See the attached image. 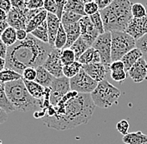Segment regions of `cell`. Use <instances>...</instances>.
Masks as SVG:
<instances>
[{
    "instance_id": "bcb514c9",
    "label": "cell",
    "mask_w": 147,
    "mask_h": 144,
    "mask_svg": "<svg viewBox=\"0 0 147 144\" xmlns=\"http://www.w3.org/2000/svg\"><path fill=\"white\" fill-rule=\"evenodd\" d=\"M114 0H96V3L100 9V11L104 10V9H107L110 4L113 3Z\"/></svg>"
},
{
    "instance_id": "4fadbf2b",
    "label": "cell",
    "mask_w": 147,
    "mask_h": 144,
    "mask_svg": "<svg viewBox=\"0 0 147 144\" xmlns=\"http://www.w3.org/2000/svg\"><path fill=\"white\" fill-rule=\"evenodd\" d=\"M28 9H26L24 10H18L13 9L8 13V23L9 26L15 28L16 30L18 29H25L28 24L27 13Z\"/></svg>"
},
{
    "instance_id": "c3c4849f",
    "label": "cell",
    "mask_w": 147,
    "mask_h": 144,
    "mask_svg": "<svg viewBox=\"0 0 147 144\" xmlns=\"http://www.w3.org/2000/svg\"><path fill=\"white\" fill-rule=\"evenodd\" d=\"M7 53H8V47L3 42H1V44H0V57H1V58L6 59Z\"/></svg>"
},
{
    "instance_id": "d6a6232c",
    "label": "cell",
    "mask_w": 147,
    "mask_h": 144,
    "mask_svg": "<svg viewBox=\"0 0 147 144\" xmlns=\"http://www.w3.org/2000/svg\"><path fill=\"white\" fill-rule=\"evenodd\" d=\"M61 61L62 63L64 66L69 65L71 63H74L76 61V58H75V54L74 53V51L70 48H64L62 50L61 53Z\"/></svg>"
},
{
    "instance_id": "f5cc1de1",
    "label": "cell",
    "mask_w": 147,
    "mask_h": 144,
    "mask_svg": "<svg viewBox=\"0 0 147 144\" xmlns=\"http://www.w3.org/2000/svg\"><path fill=\"white\" fill-rule=\"evenodd\" d=\"M0 62H1L0 69H1V71H3V70L6 68V59H4V58H0Z\"/></svg>"
},
{
    "instance_id": "ffe728a7",
    "label": "cell",
    "mask_w": 147,
    "mask_h": 144,
    "mask_svg": "<svg viewBox=\"0 0 147 144\" xmlns=\"http://www.w3.org/2000/svg\"><path fill=\"white\" fill-rule=\"evenodd\" d=\"M143 58V54L140 52V49H138L137 48L132 49L130 52H129L128 54H125V55L122 58V59H121V61L123 62L124 65H125V71L128 72L130 70V68H131L136 63V62H137L138 60H139L140 58Z\"/></svg>"
},
{
    "instance_id": "d590c367",
    "label": "cell",
    "mask_w": 147,
    "mask_h": 144,
    "mask_svg": "<svg viewBox=\"0 0 147 144\" xmlns=\"http://www.w3.org/2000/svg\"><path fill=\"white\" fill-rule=\"evenodd\" d=\"M100 12V9L95 1H87L84 5V13L86 16H92Z\"/></svg>"
},
{
    "instance_id": "30bf717a",
    "label": "cell",
    "mask_w": 147,
    "mask_h": 144,
    "mask_svg": "<svg viewBox=\"0 0 147 144\" xmlns=\"http://www.w3.org/2000/svg\"><path fill=\"white\" fill-rule=\"evenodd\" d=\"M61 53L62 50L54 48L43 65L55 78L64 77V65L61 61Z\"/></svg>"
},
{
    "instance_id": "681fc988",
    "label": "cell",
    "mask_w": 147,
    "mask_h": 144,
    "mask_svg": "<svg viewBox=\"0 0 147 144\" xmlns=\"http://www.w3.org/2000/svg\"><path fill=\"white\" fill-rule=\"evenodd\" d=\"M8 115H7V112H5L3 109L0 108V123H3L5 121H7Z\"/></svg>"
},
{
    "instance_id": "5b68a950",
    "label": "cell",
    "mask_w": 147,
    "mask_h": 144,
    "mask_svg": "<svg viewBox=\"0 0 147 144\" xmlns=\"http://www.w3.org/2000/svg\"><path fill=\"white\" fill-rule=\"evenodd\" d=\"M90 95L96 107L109 108L118 102L121 91L105 79L98 83L97 88Z\"/></svg>"
},
{
    "instance_id": "db71d44e",
    "label": "cell",
    "mask_w": 147,
    "mask_h": 144,
    "mask_svg": "<svg viewBox=\"0 0 147 144\" xmlns=\"http://www.w3.org/2000/svg\"><path fill=\"white\" fill-rule=\"evenodd\" d=\"M143 144H147V143H143Z\"/></svg>"
},
{
    "instance_id": "f907efd6",
    "label": "cell",
    "mask_w": 147,
    "mask_h": 144,
    "mask_svg": "<svg viewBox=\"0 0 147 144\" xmlns=\"http://www.w3.org/2000/svg\"><path fill=\"white\" fill-rule=\"evenodd\" d=\"M9 27H10V26H9L8 21H0V32H1V33H3Z\"/></svg>"
},
{
    "instance_id": "7dc6e473",
    "label": "cell",
    "mask_w": 147,
    "mask_h": 144,
    "mask_svg": "<svg viewBox=\"0 0 147 144\" xmlns=\"http://www.w3.org/2000/svg\"><path fill=\"white\" fill-rule=\"evenodd\" d=\"M28 36V33L25 29H18L17 30V38L18 41H24Z\"/></svg>"
},
{
    "instance_id": "9a60e30c",
    "label": "cell",
    "mask_w": 147,
    "mask_h": 144,
    "mask_svg": "<svg viewBox=\"0 0 147 144\" xmlns=\"http://www.w3.org/2000/svg\"><path fill=\"white\" fill-rule=\"evenodd\" d=\"M129 78L135 82H142L147 79V62L144 58L138 60L128 72Z\"/></svg>"
},
{
    "instance_id": "74e56055",
    "label": "cell",
    "mask_w": 147,
    "mask_h": 144,
    "mask_svg": "<svg viewBox=\"0 0 147 144\" xmlns=\"http://www.w3.org/2000/svg\"><path fill=\"white\" fill-rule=\"evenodd\" d=\"M127 73L125 70H121V71H116V72H110V77L114 81L117 82L119 83H121L127 78Z\"/></svg>"
},
{
    "instance_id": "7402d4cb",
    "label": "cell",
    "mask_w": 147,
    "mask_h": 144,
    "mask_svg": "<svg viewBox=\"0 0 147 144\" xmlns=\"http://www.w3.org/2000/svg\"><path fill=\"white\" fill-rule=\"evenodd\" d=\"M123 143L125 144H143L147 143V135L141 131L129 133L122 138Z\"/></svg>"
},
{
    "instance_id": "f546056e",
    "label": "cell",
    "mask_w": 147,
    "mask_h": 144,
    "mask_svg": "<svg viewBox=\"0 0 147 144\" xmlns=\"http://www.w3.org/2000/svg\"><path fill=\"white\" fill-rule=\"evenodd\" d=\"M83 68V65L80 62L75 61L74 63L64 67V76L65 78L71 79L79 74Z\"/></svg>"
},
{
    "instance_id": "60d3db41",
    "label": "cell",
    "mask_w": 147,
    "mask_h": 144,
    "mask_svg": "<svg viewBox=\"0 0 147 144\" xmlns=\"http://www.w3.org/2000/svg\"><path fill=\"white\" fill-rule=\"evenodd\" d=\"M116 128L117 131L119 133L123 134V135H126L129 133V123L127 120L125 119H122L119 121L116 124Z\"/></svg>"
},
{
    "instance_id": "836d02e7",
    "label": "cell",
    "mask_w": 147,
    "mask_h": 144,
    "mask_svg": "<svg viewBox=\"0 0 147 144\" xmlns=\"http://www.w3.org/2000/svg\"><path fill=\"white\" fill-rule=\"evenodd\" d=\"M131 13L133 18H142L147 16V10L146 7L140 3H136L132 4Z\"/></svg>"
},
{
    "instance_id": "7bdbcfd3",
    "label": "cell",
    "mask_w": 147,
    "mask_h": 144,
    "mask_svg": "<svg viewBox=\"0 0 147 144\" xmlns=\"http://www.w3.org/2000/svg\"><path fill=\"white\" fill-rule=\"evenodd\" d=\"M121 70H125V65L121 60L112 62L110 66V72H116V71H121Z\"/></svg>"
},
{
    "instance_id": "83f0119b",
    "label": "cell",
    "mask_w": 147,
    "mask_h": 144,
    "mask_svg": "<svg viewBox=\"0 0 147 144\" xmlns=\"http://www.w3.org/2000/svg\"><path fill=\"white\" fill-rule=\"evenodd\" d=\"M30 34H32L39 41L49 44V31H48L47 20L42 25H40L39 27H37L35 30H34Z\"/></svg>"
},
{
    "instance_id": "f1b7e54d",
    "label": "cell",
    "mask_w": 147,
    "mask_h": 144,
    "mask_svg": "<svg viewBox=\"0 0 147 144\" xmlns=\"http://www.w3.org/2000/svg\"><path fill=\"white\" fill-rule=\"evenodd\" d=\"M90 48H91L89 45L82 38L80 37L73 45L70 47V48L74 51V53L75 54V58H76V61L79 60V58L82 56V54L88 50Z\"/></svg>"
},
{
    "instance_id": "e575fe53",
    "label": "cell",
    "mask_w": 147,
    "mask_h": 144,
    "mask_svg": "<svg viewBox=\"0 0 147 144\" xmlns=\"http://www.w3.org/2000/svg\"><path fill=\"white\" fill-rule=\"evenodd\" d=\"M90 18L91 20L93 25L97 29V31L100 33V34H104L105 33V27H104V23H103V19L101 17L100 12H98L97 13L90 16Z\"/></svg>"
},
{
    "instance_id": "44dd1931",
    "label": "cell",
    "mask_w": 147,
    "mask_h": 144,
    "mask_svg": "<svg viewBox=\"0 0 147 144\" xmlns=\"http://www.w3.org/2000/svg\"><path fill=\"white\" fill-rule=\"evenodd\" d=\"M78 62H80L82 65L100 63H101L100 55L93 47H91L82 54V56L79 58Z\"/></svg>"
},
{
    "instance_id": "484cf974",
    "label": "cell",
    "mask_w": 147,
    "mask_h": 144,
    "mask_svg": "<svg viewBox=\"0 0 147 144\" xmlns=\"http://www.w3.org/2000/svg\"><path fill=\"white\" fill-rule=\"evenodd\" d=\"M1 90H0V108L3 109L5 112L11 113L13 111H16L13 105L11 103V102L8 98L6 92H5V83L1 82Z\"/></svg>"
},
{
    "instance_id": "d6986e66",
    "label": "cell",
    "mask_w": 147,
    "mask_h": 144,
    "mask_svg": "<svg viewBox=\"0 0 147 144\" xmlns=\"http://www.w3.org/2000/svg\"><path fill=\"white\" fill-rule=\"evenodd\" d=\"M24 81L25 86L27 88L28 92L30 93V95L33 98L39 99V100H43L45 98L46 94L48 93L49 88H45L43 86H41L40 84L37 83L35 81H27V80H24Z\"/></svg>"
},
{
    "instance_id": "f6af8a7d",
    "label": "cell",
    "mask_w": 147,
    "mask_h": 144,
    "mask_svg": "<svg viewBox=\"0 0 147 144\" xmlns=\"http://www.w3.org/2000/svg\"><path fill=\"white\" fill-rule=\"evenodd\" d=\"M12 2V5L13 9H18V10H24L26 9V4H25V1H21V0H13Z\"/></svg>"
},
{
    "instance_id": "ba28073f",
    "label": "cell",
    "mask_w": 147,
    "mask_h": 144,
    "mask_svg": "<svg viewBox=\"0 0 147 144\" xmlns=\"http://www.w3.org/2000/svg\"><path fill=\"white\" fill-rule=\"evenodd\" d=\"M111 42L112 37L110 32H105L104 34H100L95 40L92 47L100 54L101 63L110 68L112 63L111 59Z\"/></svg>"
},
{
    "instance_id": "2e32d148",
    "label": "cell",
    "mask_w": 147,
    "mask_h": 144,
    "mask_svg": "<svg viewBox=\"0 0 147 144\" xmlns=\"http://www.w3.org/2000/svg\"><path fill=\"white\" fill-rule=\"evenodd\" d=\"M61 24V20L58 18L55 14L48 13L47 17V25H48V31H49V44L52 48H55V44L56 36L59 31V28Z\"/></svg>"
},
{
    "instance_id": "f35d334b",
    "label": "cell",
    "mask_w": 147,
    "mask_h": 144,
    "mask_svg": "<svg viewBox=\"0 0 147 144\" xmlns=\"http://www.w3.org/2000/svg\"><path fill=\"white\" fill-rule=\"evenodd\" d=\"M22 76H23V78H24V80L31 82L35 81L37 77L36 68H26V69L24 71Z\"/></svg>"
},
{
    "instance_id": "4316f807",
    "label": "cell",
    "mask_w": 147,
    "mask_h": 144,
    "mask_svg": "<svg viewBox=\"0 0 147 144\" xmlns=\"http://www.w3.org/2000/svg\"><path fill=\"white\" fill-rule=\"evenodd\" d=\"M22 78H23L22 74H19L18 72H15L13 70L5 68L3 71H1V74H0L1 82L8 83V82L18 81L19 79H22Z\"/></svg>"
},
{
    "instance_id": "7c38bea8",
    "label": "cell",
    "mask_w": 147,
    "mask_h": 144,
    "mask_svg": "<svg viewBox=\"0 0 147 144\" xmlns=\"http://www.w3.org/2000/svg\"><path fill=\"white\" fill-rule=\"evenodd\" d=\"M125 33L136 40L147 34V16L142 18H132L125 29Z\"/></svg>"
},
{
    "instance_id": "603a6c76",
    "label": "cell",
    "mask_w": 147,
    "mask_h": 144,
    "mask_svg": "<svg viewBox=\"0 0 147 144\" xmlns=\"http://www.w3.org/2000/svg\"><path fill=\"white\" fill-rule=\"evenodd\" d=\"M48 12L43 9L41 12H39L36 16H34L32 18L29 23L27 24L26 27V31L28 33H31L34 30H35L37 27H39L40 25H42L46 20H47V17H48Z\"/></svg>"
},
{
    "instance_id": "9c48e42d",
    "label": "cell",
    "mask_w": 147,
    "mask_h": 144,
    "mask_svg": "<svg viewBox=\"0 0 147 144\" xmlns=\"http://www.w3.org/2000/svg\"><path fill=\"white\" fill-rule=\"evenodd\" d=\"M50 88L49 101L50 104L57 106L64 96L71 91L69 79L63 77L60 78H55Z\"/></svg>"
},
{
    "instance_id": "6da1fadb",
    "label": "cell",
    "mask_w": 147,
    "mask_h": 144,
    "mask_svg": "<svg viewBox=\"0 0 147 144\" xmlns=\"http://www.w3.org/2000/svg\"><path fill=\"white\" fill-rule=\"evenodd\" d=\"M95 107L90 94L70 91L55 107L54 116L45 117L43 121L50 128L61 131L71 129L87 123Z\"/></svg>"
},
{
    "instance_id": "52a82bcc",
    "label": "cell",
    "mask_w": 147,
    "mask_h": 144,
    "mask_svg": "<svg viewBox=\"0 0 147 144\" xmlns=\"http://www.w3.org/2000/svg\"><path fill=\"white\" fill-rule=\"evenodd\" d=\"M69 82L71 91L77 92L81 94H91L95 90L99 83L90 78L83 68L78 75L69 79Z\"/></svg>"
},
{
    "instance_id": "8fae6325",
    "label": "cell",
    "mask_w": 147,
    "mask_h": 144,
    "mask_svg": "<svg viewBox=\"0 0 147 144\" xmlns=\"http://www.w3.org/2000/svg\"><path fill=\"white\" fill-rule=\"evenodd\" d=\"M80 26L81 31V38L92 47L95 40L100 36V33L93 25L91 20L89 16H84L80 20Z\"/></svg>"
},
{
    "instance_id": "1f68e13d",
    "label": "cell",
    "mask_w": 147,
    "mask_h": 144,
    "mask_svg": "<svg viewBox=\"0 0 147 144\" xmlns=\"http://www.w3.org/2000/svg\"><path fill=\"white\" fill-rule=\"evenodd\" d=\"M83 18V16L76 14L72 12H64L63 14V17L61 19V23L65 26V25H70V24H74L76 23H79L80 20Z\"/></svg>"
},
{
    "instance_id": "b9f144b4",
    "label": "cell",
    "mask_w": 147,
    "mask_h": 144,
    "mask_svg": "<svg viewBox=\"0 0 147 144\" xmlns=\"http://www.w3.org/2000/svg\"><path fill=\"white\" fill-rule=\"evenodd\" d=\"M44 9L46 10L48 13H53V14L56 15L57 10H58L57 1H52V0H46V1H45Z\"/></svg>"
},
{
    "instance_id": "5bb4252c",
    "label": "cell",
    "mask_w": 147,
    "mask_h": 144,
    "mask_svg": "<svg viewBox=\"0 0 147 144\" xmlns=\"http://www.w3.org/2000/svg\"><path fill=\"white\" fill-rule=\"evenodd\" d=\"M83 69L97 82H100L105 80L108 72L110 71V68L105 66L101 63L83 65Z\"/></svg>"
},
{
    "instance_id": "4dcf8cb0",
    "label": "cell",
    "mask_w": 147,
    "mask_h": 144,
    "mask_svg": "<svg viewBox=\"0 0 147 144\" xmlns=\"http://www.w3.org/2000/svg\"><path fill=\"white\" fill-rule=\"evenodd\" d=\"M67 44V34L66 32L64 30V27L63 24H60V27L59 28L56 39H55V48L56 49H59V50H63L65 48Z\"/></svg>"
},
{
    "instance_id": "ac0fdd59",
    "label": "cell",
    "mask_w": 147,
    "mask_h": 144,
    "mask_svg": "<svg viewBox=\"0 0 147 144\" xmlns=\"http://www.w3.org/2000/svg\"><path fill=\"white\" fill-rule=\"evenodd\" d=\"M37 77L35 82L40 84L45 88H49L51 87L53 82L55 80V77L49 72L44 66H39L36 68Z\"/></svg>"
},
{
    "instance_id": "ee69618b",
    "label": "cell",
    "mask_w": 147,
    "mask_h": 144,
    "mask_svg": "<svg viewBox=\"0 0 147 144\" xmlns=\"http://www.w3.org/2000/svg\"><path fill=\"white\" fill-rule=\"evenodd\" d=\"M0 9L4 11L6 13H9V12L13 9L12 2L9 0H1L0 1Z\"/></svg>"
},
{
    "instance_id": "7a4b0ae2",
    "label": "cell",
    "mask_w": 147,
    "mask_h": 144,
    "mask_svg": "<svg viewBox=\"0 0 147 144\" xmlns=\"http://www.w3.org/2000/svg\"><path fill=\"white\" fill-rule=\"evenodd\" d=\"M54 48L28 33L24 41H18L8 48L6 68L23 74L28 68H37L43 66Z\"/></svg>"
},
{
    "instance_id": "e0dca14e",
    "label": "cell",
    "mask_w": 147,
    "mask_h": 144,
    "mask_svg": "<svg viewBox=\"0 0 147 144\" xmlns=\"http://www.w3.org/2000/svg\"><path fill=\"white\" fill-rule=\"evenodd\" d=\"M64 27L67 34V44L65 48H69L81 37L80 26V23H76L74 24L65 25Z\"/></svg>"
},
{
    "instance_id": "816d5d0a",
    "label": "cell",
    "mask_w": 147,
    "mask_h": 144,
    "mask_svg": "<svg viewBox=\"0 0 147 144\" xmlns=\"http://www.w3.org/2000/svg\"><path fill=\"white\" fill-rule=\"evenodd\" d=\"M8 20V13L0 9V21H7Z\"/></svg>"
},
{
    "instance_id": "277c9868",
    "label": "cell",
    "mask_w": 147,
    "mask_h": 144,
    "mask_svg": "<svg viewBox=\"0 0 147 144\" xmlns=\"http://www.w3.org/2000/svg\"><path fill=\"white\" fill-rule=\"evenodd\" d=\"M5 92L17 111L28 112L44 108V99H36L30 95L25 86L24 78L5 83Z\"/></svg>"
},
{
    "instance_id": "8d00e7d4",
    "label": "cell",
    "mask_w": 147,
    "mask_h": 144,
    "mask_svg": "<svg viewBox=\"0 0 147 144\" xmlns=\"http://www.w3.org/2000/svg\"><path fill=\"white\" fill-rule=\"evenodd\" d=\"M136 48L140 50L143 54V58L147 62V34L136 40Z\"/></svg>"
},
{
    "instance_id": "3957f363",
    "label": "cell",
    "mask_w": 147,
    "mask_h": 144,
    "mask_svg": "<svg viewBox=\"0 0 147 144\" xmlns=\"http://www.w3.org/2000/svg\"><path fill=\"white\" fill-rule=\"evenodd\" d=\"M132 4L128 0H114L107 9L100 11L105 32H125L133 18Z\"/></svg>"
},
{
    "instance_id": "d4e9b609",
    "label": "cell",
    "mask_w": 147,
    "mask_h": 144,
    "mask_svg": "<svg viewBox=\"0 0 147 144\" xmlns=\"http://www.w3.org/2000/svg\"><path fill=\"white\" fill-rule=\"evenodd\" d=\"M1 42H3L8 48L14 45L18 42L17 30L13 27H9L3 33H1Z\"/></svg>"
},
{
    "instance_id": "ab89813d",
    "label": "cell",
    "mask_w": 147,
    "mask_h": 144,
    "mask_svg": "<svg viewBox=\"0 0 147 144\" xmlns=\"http://www.w3.org/2000/svg\"><path fill=\"white\" fill-rule=\"evenodd\" d=\"M26 8L29 10H37L44 9L45 1L42 0H29L25 1Z\"/></svg>"
},
{
    "instance_id": "8992f818",
    "label": "cell",
    "mask_w": 147,
    "mask_h": 144,
    "mask_svg": "<svg viewBox=\"0 0 147 144\" xmlns=\"http://www.w3.org/2000/svg\"><path fill=\"white\" fill-rule=\"evenodd\" d=\"M111 37L112 62L121 60L125 54L136 48V40L125 32H112Z\"/></svg>"
},
{
    "instance_id": "cb8c5ba5",
    "label": "cell",
    "mask_w": 147,
    "mask_h": 144,
    "mask_svg": "<svg viewBox=\"0 0 147 144\" xmlns=\"http://www.w3.org/2000/svg\"><path fill=\"white\" fill-rule=\"evenodd\" d=\"M87 1H67L64 6V12H72L76 14L81 15L83 17L86 16L84 13V5Z\"/></svg>"
}]
</instances>
